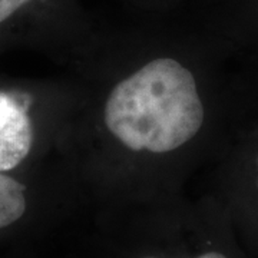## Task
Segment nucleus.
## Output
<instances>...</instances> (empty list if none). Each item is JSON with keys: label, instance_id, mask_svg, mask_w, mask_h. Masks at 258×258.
Segmentation results:
<instances>
[{"label": "nucleus", "instance_id": "1", "mask_svg": "<svg viewBox=\"0 0 258 258\" xmlns=\"http://www.w3.org/2000/svg\"><path fill=\"white\" fill-rule=\"evenodd\" d=\"M103 120L128 149L166 154L200 132L204 105L192 72L175 59L158 57L112 89Z\"/></svg>", "mask_w": 258, "mask_h": 258}, {"label": "nucleus", "instance_id": "2", "mask_svg": "<svg viewBox=\"0 0 258 258\" xmlns=\"http://www.w3.org/2000/svg\"><path fill=\"white\" fill-rule=\"evenodd\" d=\"M33 144L28 105L18 93L0 92V172L20 165Z\"/></svg>", "mask_w": 258, "mask_h": 258}, {"label": "nucleus", "instance_id": "3", "mask_svg": "<svg viewBox=\"0 0 258 258\" xmlns=\"http://www.w3.org/2000/svg\"><path fill=\"white\" fill-rule=\"evenodd\" d=\"M227 238V234L212 231L210 234H204L203 240L194 244L192 248H189V245L184 252H169L155 249V245H149L151 248H142V251L131 254L128 258H241L235 245Z\"/></svg>", "mask_w": 258, "mask_h": 258}, {"label": "nucleus", "instance_id": "4", "mask_svg": "<svg viewBox=\"0 0 258 258\" xmlns=\"http://www.w3.org/2000/svg\"><path fill=\"white\" fill-rule=\"evenodd\" d=\"M28 212L26 188L12 176L0 174V231L23 220Z\"/></svg>", "mask_w": 258, "mask_h": 258}, {"label": "nucleus", "instance_id": "5", "mask_svg": "<svg viewBox=\"0 0 258 258\" xmlns=\"http://www.w3.org/2000/svg\"><path fill=\"white\" fill-rule=\"evenodd\" d=\"M30 0H0V23L9 19L13 13L22 9Z\"/></svg>", "mask_w": 258, "mask_h": 258}, {"label": "nucleus", "instance_id": "6", "mask_svg": "<svg viewBox=\"0 0 258 258\" xmlns=\"http://www.w3.org/2000/svg\"><path fill=\"white\" fill-rule=\"evenodd\" d=\"M255 169H257V179H255V188H257V192H258V155L255 158ZM247 230L249 232V237H251V240L254 241V242H257L258 244V214L251 220V221L247 224Z\"/></svg>", "mask_w": 258, "mask_h": 258}]
</instances>
